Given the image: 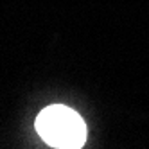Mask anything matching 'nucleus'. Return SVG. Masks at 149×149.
<instances>
[{
    "label": "nucleus",
    "instance_id": "f257e3e1",
    "mask_svg": "<svg viewBox=\"0 0 149 149\" xmlns=\"http://www.w3.org/2000/svg\"><path fill=\"white\" fill-rule=\"evenodd\" d=\"M36 131L50 147L77 149L86 142V124L68 106L52 104L36 117Z\"/></svg>",
    "mask_w": 149,
    "mask_h": 149
}]
</instances>
